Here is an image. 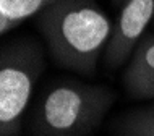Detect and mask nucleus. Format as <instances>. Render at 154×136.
I'll use <instances>...</instances> for the list:
<instances>
[{"label":"nucleus","mask_w":154,"mask_h":136,"mask_svg":"<svg viewBox=\"0 0 154 136\" xmlns=\"http://www.w3.org/2000/svg\"><path fill=\"white\" fill-rule=\"evenodd\" d=\"M37 28L60 68L93 76L106 52L114 24L94 0H60L41 15Z\"/></svg>","instance_id":"f257e3e1"},{"label":"nucleus","mask_w":154,"mask_h":136,"mask_svg":"<svg viewBox=\"0 0 154 136\" xmlns=\"http://www.w3.org/2000/svg\"><path fill=\"white\" fill-rule=\"evenodd\" d=\"M115 102V92L102 84L60 81L44 92L31 120L32 136H88Z\"/></svg>","instance_id":"f03ea898"},{"label":"nucleus","mask_w":154,"mask_h":136,"mask_svg":"<svg viewBox=\"0 0 154 136\" xmlns=\"http://www.w3.org/2000/svg\"><path fill=\"white\" fill-rule=\"evenodd\" d=\"M45 68L42 47L34 39H15L0 53V136L21 134L23 117Z\"/></svg>","instance_id":"7ed1b4c3"},{"label":"nucleus","mask_w":154,"mask_h":136,"mask_svg":"<svg viewBox=\"0 0 154 136\" xmlns=\"http://www.w3.org/2000/svg\"><path fill=\"white\" fill-rule=\"evenodd\" d=\"M152 20L154 0H123L106 49L107 67L119 68L130 59Z\"/></svg>","instance_id":"20e7f679"},{"label":"nucleus","mask_w":154,"mask_h":136,"mask_svg":"<svg viewBox=\"0 0 154 136\" xmlns=\"http://www.w3.org/2000/svg\"><path fill=\"white\" fill-rule=\"evenodd\" d=\"M60 0H0V32L7 34L24 20L41 15Z\"/></svg>","instance_id":"39448f33"},{"label":"nucleus","mask_w":154,"mask_h":136,"mask_svg":"<svg viewBox=\"0 0 154 136\" xmlns=\"http://www.w3.org/2000/svg\"><path fill=\"white\" fill-rule=\"evenodd\" d=\"M110 130L114 136H154V104L119 113Z\"/></svg>","instance_id":"423d86ee"},{"label":"nucleus","mask_w":154,"mask_h":136,"mask_svg":"<svg viewBox=\"0 0 154 136\" xmlns=\"http://www.w3.org/2000/svg\"><path fill=\"white\" fill-rule=\"evenodd\" d=\"M154 71V34H146L135 47L127 70L123 71V81L133 80Z\"/></svg>","instance_id":"0eeeda50"},{"label":"nucleus","mask_w":154,"mask_h":136,"mask_svg":"<svg viewBox=\"0 0 154 136\" xmlns=\"http://www.w3.org/2000/svg\"><path fill=\"white\" fill-rule=\"evenodd\" d=\"M125 89L135 99H154V71L123 81Z\"/></svg>","instance_id":"6e6552de"},{"label":"nucleus","mask_w":154,"mask_h":136,"mask_svg":"<svg viewBox=\"0 0 154 136\" xmlns=\"http://www.w3.org/2000/svg\"><path fill=\"white\" fill-rule=\"evenodd\" d=\"M112 2H114V3H117V5H119V3L122 5V2H123V0H112Z\"/></svg>","instance_id":"1a4fd4ad"}]
</instances>
